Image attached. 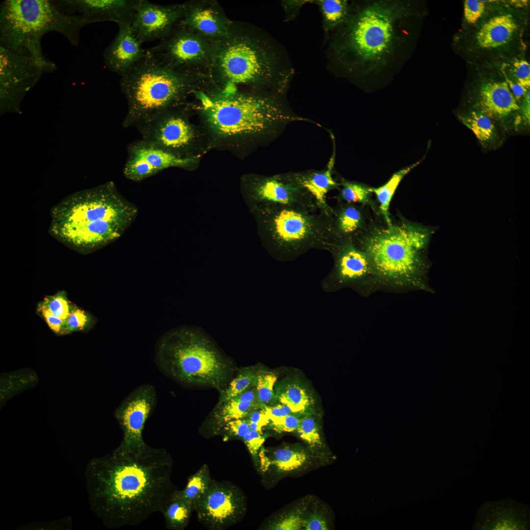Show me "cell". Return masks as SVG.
Instances as JSON below:
<instances>
[{
  "label": "cell",
  "instance_id": "1",
  "mask_svg": "<svg viewBox=\"0 0 530 530\" xmlns=\"http://www.w3.org/2000/svg\"><path fill=\"white\" fill-rule=\"evenodd\" d=\"M173 460L165 449L121 445L91 459L85 471L90 506L109 529L140 525L162 513L174 492Z\"/></svg>",
  "mask_w": 530,
  "mask_h": 530
},
{
  "label": "cell",
  "instance_id": "2",
  "mask_svg": "<svg viewBox=\"0 0 530 530\" xmlns=\"http://www.w3.org/2000/svg\"><path fill=\"white\" fill-rule=\"evenodd\" d=\"M137 212L110 182L70 196L53 206L49 233L70 248L89 253L119 238Z\"/></svg>",
  "mask_w": 530,
  "mask_h": 530
},
{
  "label": "cell",
  "instance_id": "3",
  "mask_svg": "<svg viewBox=\"0 0 530 530\" xmlns=\"http://www.w3.org/2000/svg\"><path fill=\"white\" fill-rule=\"evenodd\" d=\"M155 362L165 375L187 386L223 390L236 369L231 359L201 327L180 325L157 341Z\"/></svg>",
  "mask_w": 530,
  "mask_h": 530
},
{
  "label": "cell",
  "instance_id": "4",
  "mask_svg": "<svg viewBox=\"0 0 530 530\" xmlns=\"http://www.w3.org/2000/svg\"><path fill=\"white\" fill-rule=\"evenodd\" d=\"M433 232L406 222L372 225L352 242L367 255L375 278L397 288L421 287L426 268L424 253Z\"/></svg>",
  "mask_w": 530,
  "mask_h": 530
},
{
  "label": "cell",
  "instance_id": "5",
  "mask_svg": "<svg viewBox=\"0 0 530 530\" xmlns=\"http://www.w3.org/2000/svg\"><path fill=\"white\" fill-rule=\"evenodd\" d=\"M204 106L207 120L217 134L226 137H243L259 144L278 137L295 122L318 125L294 113L284 95H227L207 99Z\"/></svg>",
  "mask_w": 530,
  "mask_h": 530
},
{
  "label": "cell",
  "instance_id": "6",
  "mask_svg": "<svg viewBox=\"0 0 530 530\" xmlns=\"http://www.w3.org/2000/svg\"><path fill=\"white\" fill-rule=\"evenodd\" d=\"M195 81L194 71L167 66L147 53L120 81L128 106L123 126L134 127L161 111L186 104Z\"/></svg>",
  "mask_w": 530,
  "mask_h": 530
},
{
  "label": "cell",
  "instance_id": "7",
  "mask_svg": "<svg viewBox=\"0 0 530 530\" xmlns=\"http://www.w3.org/2000/svg\"><path fill=\"white\" fill-rule=\"evenodd\" d=\"M274 257L291 261L312 249L329 251L338 243L332 215L317 207L267 204L260 209Z\"/></svg>",
  "mask_w": 530,
  "mask_h": 530
},
{
  "label": "cell",
  "instance_id": "8",
  "mask_svg": "<svg viewBox=\"0 0 530 530\" xmlns=\"http://www.w3.org/2000/svg\"><path fill=\"white\" fill-rule=\"evenodd\" d=\"M85 25L81 17L65 13L53 1L7 0L0 5V46L43 54L40 41L45 34L56 31L77 45L80 30Z\"/></svg>",
  "mask_w": 530,
  "mask_h": 530
},
{
  "label": "cell",
  "instance_id": "9",
  "mask_svg": "<svg viewBox=\"0 0 530 530\" xmlns=\"http://www.w3.org/2000/svg\"><path fill=\"white\" fill-rule=\"evenodd\" d=\"M246 38L230 40L219 49L216 61L223 77L238 84L271 86L285 95L289 81L278 77L276 60L267 49Z\"/></svg>",
  "mask_w": 530,
  "mask_h": 530
},
{
  "label": "cell",
  "instance_id": "10",
  "mask_svg": "<svg viewBox=\"0 0 530 530\" xmlns=\"http://www.w3.org/2000/svg\"><path fill=\"white\" fill-rule=\"evenodd\" d=\"M523 26L512 13L498 12L466 33L460 41L461 49L477 61L501 58L521 45Z\"/></svg>",
  "mask_w": 530,
  "mask_h": 530
},
{
  "label": "cell",
  "instance_id": "11",
  "mask_svg": "<svg viewBox=\"0 0 530 530\" xmlns=\"http://www.w3.org/2000/svg\"><path fill=\"white\" fill-rule=\"evenodd\" d=\"M187 103L167 108L134 127L141 139L181 158L194 155L198 133L188 119Z\"/></svg>",
  "mask_w": 530,
  "mask_h": 530
},
{
  "label": "cell",
  "instance_id": "12",
  "mask_svg": "<svg viewBox=\"0 0 530 530\" xmlns=\"http://www.w3.org/2000/svg\"><path fill=\"white\" fill-rule=\"evenodd\" d=\"M193 510L207 529L224 530L242 520L247 511V501L237 485L212 479L206 491L194 504Z\"/></svg>",
  "mask_w": 530,
  "mask_h": 530
},
{
  "label": "cell",
  "instance_id": "13",
  "mask_svg": "<svg viewBox=\"0 0 530 530\" xmlns=\"http://www.w3.org/2000/svg\"><path fill=\"white\" fill-rule=\"evenodd\" d=\"M56 66L43 55L25 49H11L0 46V83L2 98L22 94L46 72Z\"/></svg>",
  "mask_w": 530,
  "mask_h": 530
},
{
  "label": "cell",
  "instance_id": "14",
  "mask_svg": "<svg viewBox=\"0 0 530 530\" xmlns=\"http://www.w3.org/2000/svg\"><path fill=\"white\" fill-rule=\"evenodd\" d=\"M330 252L334 265L321 282L324 292H333L346 287L360 291L369 277H373L367 255L351 240L339 242Z\"/></svg>",
  "mask_w": 530,
  "mask_h": 530
},
{
  "label": "cell",
  "instance_id": "15",
  "mask_svg": "<svg viewBox=\"0 0 530 530\" xmlns=\"http://www.w3.org/2000/svg\"><path fill=\"white\" fill-rule=\"evenodd\" d=\"M391 15L379 7L363 11L352 25L349 35L350 45L355 53L365 59H374L389 48L392 37Z\"/></svg>",
  "mask_w": 530,
  "mask_h": 530
},
{
  "label": "cell",
  "instance_id": "16",
  "mask_svg": "<svg viewBox=\"0 0 530 530\" xmlns=\"http://www.w3.org/2000/svg\"><path fill=\"white\" fill-rule=\"evenodd\" d=\"M157 403L156 390L151 384L138 386L122 401L114 413L123 434L120 445L138 448L146 444L142 437V432Z\"/></svg>",
  "mask_w": 530,
  "mask_h": 530
},
{
  "label": "cell",
  "instance_id": "17",
  "mask_svg": "<svg viewBox=\"0 0 530 530\" xmlns=\"http://www.w3.org/2000/svg\"><path fill=\"white\" fill-rule=\"evenodd\" d=\"M127 153L123 174L134 182L141 181L170 167L190 168L198 159L197 157H177L142 139L130 144Z\"/></svg>",
  "mask_w": 530,
  "mask_h": 530
},
{
  "label": "cell",
  "instance_id": "18",
  "mask_svg": "<svg viewBox=\"0 0 530 530\" xmlns=\"http://www.w3.org/2000/svg\"><path fill=\"white\" fill-rule=\"evenodd\" d=\"M177 26L157 45L147 49V53L167 66L194 71L204 53L203 42L196 33Z\"/></svg>",
  "mask_w": 530,
  "mask_h": 530
},
{
  "label": "cell",
  "instance_id": "19",
  "mask_svg": "<svg viewBox=\"0 0 530 530\" xmlns=\"http://www.w3.org/2000/svg\"><path fill=\"white\" fill-rule=\"evenodd\" d=\"M185 3L163 5L147 0H136L132 30L142 44L167 36L183 17Z\"/></svg>",
  "mask_w": 530,
  "mask_h": 530
},
{
  "label": "cell",
  "instance_id": "20",
  "mask_svg": "<svg viewBox=\"0 0 530 530\" xmlns=\"http://www.w3.org/2000/svg\"><path fill=\"white\" fill-rule=\"evenodd\" d=\"M136 0H73L58 2V7L70 12L78 11L86 24L110 21L131 25L134 15Z\"/></svg>",
  "mask_w": 530,
  "mask_h": 530
},
{
  "label": "cell",
  "instance_id": "21",
  "mask_svg": "<svg viewBox=\"0 0 530 530\" xmlns=\"http://www.w3.org/2000/svg\"><path fill=\"white\" fill-rule=\"evenodd\" d=\"M252 184L254 199L263 205H301L318 208L312 195L288 180L284 173L257 177Z\"/></svg>",
  "mask_w": 530,
  "mask_h": 530
},
{
  "label": "cell",
  "instance_id": "22",
  "mask_svg": "<svg viewBox=\"0 0 530 530\" xmlns=\"http://www.w3.org/2000/svg\"><path fill=\"white\" fill-rule=\"evenodd\" d=\"M476 83L475 106L490 119L501 120L519 109L506 80L479 76Z\"/></svg>",
  "mask_w": 530,
  "mask_h": 530
},
{
  "label": "cell",
  "instance_id": "23",
  "mask_svg": "<svg viewBox=\"0 0 530 530\" xmlns=\"http://www.w3.org/2000/svg\"><path fill=\"white\" fill-rule=\"evenodd\" d=\"M118 31L103 53L106 66L121 77L147 55L131 25H118Z\"/></svg>",
  "mask_w": 530,
  "mask_h": 530
},
{
  "label": "cell",
  "instance_id": "24",
  "mask_svg": "<svg viewBox=\"0 0 530 530\" xmlns=\"http://www.w3.org/2000/svg\"><path fill=\"white\" fill-rule=\"evenodd\" d=\"M527 506L513 500H503L484 504L476 521V528L491 530H523L528 528Z\"/></svg>",
  "mask_w": 530,
  "mask_h": 530
},
{
  "label": "cell",
  "instance_id": "25",
  "mask_svg": "<svg viewBox=\"0 0 530 530\" xmlns=\"http://www.w3.org/2000/svg\"><path fill=\"white\" fill-rule=\"evenodd\" d=\"M335 148L334 143L333 154L325 169L284 173L292 183L308 191L315 198L318 209L330 215H332L333 208L327 202V194L332 189H339L341 186L340 183L337 182L332 176L335 161Z\"/></svg>",
  "mask_w": 530,
  "mask_h": 530
},
{
  "label": "cell",
  "instance_id": "26",
  "mask_svg": "<svg viewBox=\"0 0 530 530\" xmlns=\"http://www.w3.org/2000/svg\"><path fill=\"white\" fill-rule=\"evenodd\" d=\"M274 391L278 402L289 407L293 414L300 417L314 414V395L309 386L299 378L286 377L276 382Z\"/></svg>",
  "mask_w": 530,
  "mask_h": 530
},
{
  "label": "cell",
  "instance_id": "27",
  "mask_svg": "<svg viewBox=\"0 0 530 530\" xmlns=\"http://www.w3.org/2000/svg\"><path fill=\"white\" fill-rule=\"evenodd\" d=\"M332 208L333 233L338 242L353 241L367 228L365 215L360 207L342 201Z\"/></svg>",
  "mask_w": 530,
  "mask_h": 530
},
{
  "label": "cell",
  "instance_id": "28",
  "mask_svg": "<svg viewBox=\"0 0 530 530\" xmlns=\"http://www.w3.org/2000/svg\"><path fill=\"white\" fill-rule=\"evenodd\" d=\"M184 15L177 25L194 32L211 35L223 33L224 27L213 9L192 3H185Z\"/></svg>",
  "mask_w": 530,
  "mask_h": 530
},
{
  "label": "cell",
  "instance_id": "29",
  "mask_svg": "<svg viewBox=\"0 0 530 530\" xmlns=\"http://www.w3.org/2000/svg\"><path fill=\"white\" fill-rule=\"evenodd\" d=\"M270 453L267 456L261 450L262 465L263 469L271 466L278 473H287L298 470L309 460L307 452L298 447H284Z\"/></svg>",
  "mask_w": 530,
  "mask_h": 530
},
{
  "label": "cell",
  "instance_id": "30",
  "mask_svg": "<svg viewBox=\"0 0 530 530\" xmlns=\"http://www.w3.org/2000/svg\"><path fill=\"white\" fill-rule=\"evenodd\" d=\"M266 405L261 402H244L231 399L215 406L210 420L212 433H219L227 422L235 419H244L253 410L263 409Z\"/></svg>",
  "mask_w": 530,
  "mask_h": 530
},
{
  "label": "cell",
  "instance_id": "31",
  "mask_svg": "<svg viewBox=\"0 0 530 530\" xmlns=\"http://www.w3.org/2000/svg\"><path fill=\"white\" fill-rule=\"evenodd\" d=\"M424 159V158L420 161L396 172L384 185L378 187H370L371 191L375 194L380 204V212L387 225L390 226L392 224L389 212V207L396 189L403 177L419 164Z\"/></svg>",
  "mask_w": 530,
  "mask_h": 530
},
{
  "label": "cell",
  "instance_id": "32",
  "mask_svg": "<svg viewBox=\"0 0 530 530\" xmlns=\"http://www.w3.org/2000/svg\"><path fill=\"white\" fill-rule=\"evenodd\" d=\"M172 495L162 514L165 526L171 530H183L188 525L193 507L176 493Z\"/></svg>",
  "mask_w": 530,
  "mask_h": 530
},
{
  "label": "cell",
  "instance_id": "33",
  "mask_svg": "<svg viewBox=\"0 0 530 530\" xmlns=\"http://www.w3.org/2000/svg\"><path fill=\"white\" fill-rule=\"evenodd\" d=\"M459 119L472 131L481 143L488 144L495 140L496 137L495 126L491 119L482 112L473 110L459 116Z\"/></svg>",
  "mask_w": 530,
  "mask_h": 530
},
{
  "label": "cell",
  "instance_id": "34",
  "mask_svg": "<svg viewBox=\"0 0 530 530\" xmlns=\"http://www.w3.org/2000/svg\"><path fill=\"white\" fill-rule=\"evenodd\" d=\"M212 480L208 466L204 464L188 478L186 487L182 490H177L176 493L191 504L193 509L194 504L206 491Z\"/></svg>",
  "mask_w": 530,
  "mask_h": 530
},
{
  "label": "cell",
  "instance_id": "35",
  "mask_svg": "<svg viewBox=\"0 0 530 530\" xmlns=\"http://www.w3.org/2000/svg\"><path fill=\"white\" fill-rule=\"evenodd\" d=\"M255 369L253 367L240 369L228 386L219 392V400L216 406L231 399L251 386H256L257 370Z\"/></svg>",
  "mask_w": 530,
  "mask_h": 530
},
{
  "label": "cell",
  "instance_id": "36",
  "mask_svg": "<svg viewBox=\"0 0 530 530\" xmlns=\"http://www.w3.org/2000/svg\"><path fill=\"white\" fill-rule=\"evenodd\" d=\"M339 197L345 202L360 203L373 207L370 187L362 183L341 179Z\"/></svg>",
  "mask_w": 530,
  "mask_h": 530
},
{
  "label": "cell",
  "instance_id": "37",
  "mask_svg": "<svg viewBox=\"0 0 530 530\" xmlns=\"http://www.w3.org/2000/svg\"><path fill=\"white\" fill-rule=\"evenodd\" d=\"M322 15L323 26L329 30L342 22L346 13V1L342 0L317 1Z\"/></svg>",
  "mask_w": 530,
  "mask_h": 530
},
{
  "label": "cell",
  "instance_id": "38",
  "mask_svg": "<svg viewBox=\"0 0 530 530\" xmlns=\"http://www.w3.org/2000/svg\"><path fill=\"white\" fill-rule=\"evenodd\" d=\"M277 375L273 371L260 369L257 370L256 388L260 401L266 405L278 403L274 391Z\"/></svg>",
  "mask_w": 530,
  "mask_h": 530
},
{
  "label": "cell",
  "instance_id": "39",
  "mask_svg": "<svg viewBox=\"0 0 530 530\" xmlns=\"http://www.w3.org/2000/svg\"><path fill=\"white\" fill-rule=\"evenodd\" d=\"M295 431L311 449L317 450L322 447L319 427L313 415L301 417Z\"/></svg>",
  "mask_w": 530,
  "mask_h": 530
},
{
  "label": "cell",
  "instance_id": "40",
  "mask_svg": "<svg viewBox=\"0 0 530 530\" xmlns=\"http://www.w3.org/2000/svg\"><path fill=\"white\" fill-rule=\"evenodd\" d=\"M306 509L304 505L298 506L287 513H285L270 522L267 530H298L302 529L303 514Z\"/></svg>",
  "mask_w": 530,
  "mask_h": 530
},
{
  "label": "cell",
  "instance_id": "41",
  "mask_svg": "<svg viewBox=\"0 0 530 530\" xmlns=\"http://www.w3.org/2000/svg\"><path fill=\"white\" fill-rule=\"evenodd\" d=\"M40 303L54 316L65 321L68 317L74 306L69 301L64 291L46 296Z\"/></svg>",
  "mask_w": 530,
  "mask_h": 530
},
{
  "label": "cell",
  "instance_id": "42",
  "mask_svg": "<svg viewBox=\"0 0 530 530\" xmlns=\"http://www.w3.org/2000/svg\"><path fill=\"white\" fill-rule=\"evenodd\" d=\"M95 322V318L92 315L84 310L73 306L65 320L66 334L74 331L88 330L93 327Z\"/></svg>",
  "mask_w": 530,
  "mask_h": 530
},
{
  "label": "cell",
  "instance_id": "43",
  "mask_svg": "<svg viewBox=\"0 0 530 530\" xmlns=\"http://www.w3.org/2000/svg\"><path fill=\"white\" fill-rule=\"evenodd\" d=\"M509 72L512 76L510 80L530 89V66L526 60L514 58L510 64Z\"/></svg>",
  "mask_w": 530,
  "mask_h": 530
},
{
  "label": "cell",
  "instance_id": "44",
  "mask_svg": "<svg viewBox=\"0 0 530 530\" xmlns=\"http://www.w3.org/2000/svg\"><path fill=\"white\" fill-rule=\"evenodd\" d=\"M302 417L295 414L269 419L268 424L265 427L278 433L295 431L297 428L300 418Z\"/></svg>",
  "mask_w": 530,
  "mask_h": 530
},
{
  "label": "cell",
  "instance_id": "45",
  "mask_svg": "<svg viewBox=\"0 0 530 530\" xmlns=\"http://www.w3.org/2000/svg\"><path fill=\"white\" fill-rule=\"evenodd\" d=\"M268 437V435L266 433L263 434L261 432L250 430L241 439V440L247 448L256 465H258L259 463V450Z\"/></svg>",
  "mask_w": 530,
  "mask_h": 530
},
{
  "label": "cell",
  "instance_id": "46",
  "mask_svg": "<svg viewBox=\"0 0 530 530\" xmlns=\"http://www.w3.org/2000/svg\"><path fill=\"white\" fill-rule=\"evenodd\" d=\"M222 431L226 440L241 439L250 431L248 423L244 419H238L227 422L222 427Z\"/></svg>",
  "mask_w": 530,
  "mask_h": 530
},
{
  "label": "cell",
  "instance_id": "47",
  "mask_svg": "<svg viewBox=\"0 0 530 530\" xmlns=\"http://www.w3.org/2000/svg\"><path fill=\"white\" fill-rule=\"evenodd\" d=\"M485 5L482 1L466 0L464 2V15L465 21L470 25L478 22L485 12Z\"/></svg>",
  "mask_w": 530,
  "mask_h": 530
},
{
  "label": "cell",
  "instance_id": "48",
  "mask_svg": "<svg viewBox=\"0 0 530 530\" xmlns=\"http://www.w3.org/2000/svg\"><path fill=\"white\" fill-rule=\"evenodd\" d=\"M37 311L54 333L57 335L66 334L65 321L63 319L53 315L40 302L37 306Z\"/></svg>",
  "mask_w": 530,
  "mask_h": 530
},
{
  "label": "cell",
  "instance_id": "49",
  "mask_svg": "<svg viewBox=\"0 0 530 530\" xmlns=\"http://www.w3.org/2000/svg\"><path fill=\"white\" fill-rule=\"evenodd\" d=\"M248 423L250 430L263 432V428L266 427L270 420L263 409L253 410L245 418Z\"/></svg>",
  "mask_w": 530,
  "mask_h": 530
},
{
  "label": "cell",
  "instance_id": "50",
  "mask_svg": "<svg viewBox=\"0 0 530 530\" xmlns=\"http://www.w3.org/2000/svg\"><path fill=\"white\" fill-rule=\"evenodd\" d=\"M302 527L305 530H326L328 529L324 518L318 513H313L302 521Z\"/></svg>",
  "mask_w": 530,
  "mask_h": 530
},
{
  "label": "cell",
  "instance_id": "51",
  "mask_svg": "<svg viewBox=\"0 0 530 530\" xmlns=\"http://www.w3.org/2000/svg\"><path fill=\"white\" fill-rule=\"evenodd\" d=\"M263 410L269 419L294 414L289 407L279 402L272 405H266Z\"/></svg>",
  "mask_w": 530,
  "mask_h": 530
},
{
  "label": "cell",
  "instance_id": "52",
  "mask_svg": "<svg viewBox=\"0 0 530 530\" xmlns=\"http://www.w3.org/2000/svg\"><path fill=\"white\" fill-rule=\"evenodd\" d=\"M232 399L236 401L244 402H261L258 396L256 386H251L248 388Z\"/></svg>",
  "mask_w": 530,
  "mask_h": 530
},
{
  "label": "cell",
  "instance_id": "53",
  "mask_svg": "<svg viewBox=\"0 0 530 530\" xmlns=\"http://www.w3.org/2000/svg\"><path fill=\"white\" fill-rule=\"evenodd\" d=\"M504 79L507 83L510 89H511L512 90L516 100H519L522 97H524L529 90L521 84L511 80L505 76Z\"/></svg>",
  "mask_w": 530,
  "mask_h": 530
},
{
  "label": "cell",
  "instance_id": "54",
  "mask_svg": "<svg viewBox=\"0 0 530 530\" xmlns=\"http://www.w3.org/2000/svg\"><path fill=\"white\" fill-rule=\"evenodd\" d=\"M523 120L527 124L530 121V89L528 91L523 99L521 106L519 107Z\"/></svg>",
  "mask_w": 530,
  "mask_h": 530
}]
</instances>
